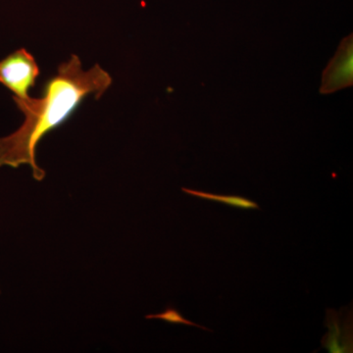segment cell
<instances>
[{
  "label": "cell",
  "mask_w": 353,
  "mask_h": 353,
  "mask_svg": "<svg viewBox=\"0 0 353 353\" xmlns=\"http://www.w3.org/2000/svg\"><path fill=\"white\" fill-rule=\"evenodd\" d=\"M112 85V78L99 64L85 71L77 55L60 64L57 74L46 81L43 97L26 99L13 97L25 120L12 134L0 138V167L29 165L34 180L41 182L46 171L37 163L39 141L61 126L90 95L101 99Z\"/></svg>",
  "instance_id": "1"
},
{
  "label": "cell",
  "mask_w": 353,
  "mask_h": 353,
  "mask_svg": "<svg viewBox=\"0 0 353 353\" xmlns=\"http://www.w3.org/2000/svg\"><path fill=\"white\" fill-rule=\"evenodd\" d=\"M39 75V65L25 48L14 51L0 61V83L13 92V97L26 99L36 85Z\"/></svg>",
  "instance_id": "2"
},
{
  "label": "cell",
  "mask_w": 353,
  "mask_h": 353,
  "mask_svg": "<svg viewBox=\"0 0 353 353\" xmlns=\"http://www.w3.org/2000/svg\"><path fill=\"white\" fill-rule=\"evenodd\" d=\"M353 85V34L341 41L334 57L323 71L320 94H331Z\"/></svg>",
  "instance_id": "3"
},
{
  "label": "cell",
  "mask_w": 353,
  "mask_h": 353,
  "mask_svg": "<svg viewBox=\"0 0 353 353\" xmlns=\"http://www.w3.org/2000/svg\"><path fill=\"white\" fill-rule=\"evenodd\" d=\"M325 325L329 332L322 339V347L330 353H352V311L327 309Z\"/></svg>",
  "instance_id": "4"
},
{
  "label": "cell",
  "mask_w": 353,
  "mask_h": 353,
  "mask_svg": "<svg viewBox=\"0 0 353 353\" xmlns=\"http://www.w3.org/2000/svg\"><path fill=\"white\" fill-rule=\"evenodd\" d=\"M185 194L190 196L205 199V201L218 202V203L226 204L232 208L243 209V210H260L259 204L252 199L239 196H222V194H211V192H201V190H190L187 188H182Z\"/></svg>",
  "instance_id": "5"
},
{
  "label": "cell",
  "mask_w": 353,
  "mask_h": 353,
  "mask_svg": "<svg viewBox=\"0 0 353 353\" xmlns=\"http://www.w3.org/2000/svg\"><path fill=\"white\" fill-rule=\"evenodd\" d=\"M145 318L146 319L163 320V321L171 323V324L188 325V326L196 327V328L204 330V331L211 332V330L205 328V327L201 326V325L196 324V323L185 319L175 308L167 307L163 313H160V314L157 315H148Z\"/></svg>",
  "instance_id": "6"
},
{
  "label": "cell",
  "mask_w": 353,
  "mask_h": 353,
  "mask_svg": "<svg viewBox=\"0 0 353 353\" xmlns=\"http://www.w3.org/2000/svg\"><path fill=\"white\" fill-rule=\"evenodd\" d=\"M0 294H1V290H0Z\"/></svg>",
  "instance_id": "7"
}]
</instances>
